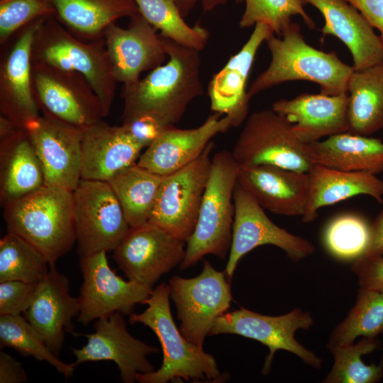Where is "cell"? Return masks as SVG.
Segmentation results:
<instances>
[{
    "label": "cell",
    "instance_id": "obj_27",
    "mask_svg": "<svg viewBox=\"0 0 383 383\" xmlns=\"http://www.w3.org/2000/svg\"><path fill=\"white\" fill-rule=\"evenodd\" d=\"M309 187L304 223L313 221L318 210L364 194L383 201V180L367 172H347L313 164L308 172Z\"/></svg>",
    "mask_w": 383,
    "mask_h": 383
},
{
    "label": "cell",
    "instance_id": "obj_34",
    "mask_svg": "<svg viewBox=\"0 0 383 383\" xmlns=\"http://www.w3.org/2000/svg\"><path fill=\"white\" fill-rule=\"evenodd\" d=\"M139 12L160 35L184 46L201 51L208 43L209 32L205 28L189 26L174 0H134Z\"/></svg>",
    "mask_w": 383,
    "mask_h": 383
},
{
    "label": "cell",
    "instance_id": "obj_47",
    "mask_svg": "<svg viewBox=\"0 0 383 383\" xmlns=\"http://www.w3.org/2000/svg\"><path fill=\"white\" fill-rule=\"evenodd\" d=\"M181 16L187 17L194 8L198 1H200L204 11H211L219 6L226 4L228 0H174Z\"/></svg>",
    "mask_w": 383,
    "mask_h": 383
},
{
    "label": "cell",
    "instance_id": "obj_32",
    "mask_svg": "<svg viewBox=\"0 0 383 383\" xmlns=\"http://www.w3.org/2000/svg\"><path fill=\"white\" fill-rule=\"evenodd\" d=\"M164 177L135 163L108 181L130 227L148 221Z\"/></svg>",
    "mask_w": 383,
    "mask_h": 383
},
{
    "label": "cell",
    "instance_id": "obj_40",
    "mask_svg": "<svg viewBox=\"0 0 383 383\" xmlns=\"http://www.w3.org/2000/svg\"><path fill=\"white\" fill-rule=\"evenodd\" d=\"M54 15L46 0H0V44H6L32 21Z\"/></svg>",
    "mask_w": 383,
    "mask_h": 383
},
{
    "label": "cell",
    "instance_id": "obj_33",
    "mask_svg": "<svg viewBox=\"0 0 383 383\" xmlns=\"http://www.w3.org/2000/svg\"><path fill=\"white\" fill-rule=\"evenodd\" d=\"M383 333V292L360 288L355 305L331 333L326 348L348 346L357 338H376Z\"/></svg>",
    "mask_w": 383,
    "mask_h": 383
},
{
    "label": "cell",
    "instance_id": "obj_22",
    "mask_svg": "<svg viewBox=\"0 0 383 383\" xmlns=\"http://www.w3.org/2000/svg\"><path fill=\"white\" fill-rule=\"evenodd\" d=\"M79 311V296L70 295L67 277L50 264L48 274L38 283L32 304L23 314L58 357L65 333L74 334L72 319Z\"/></svg>",
    "mask_w": 383,
    "mask_h": 383
},
{
    "label": "cell",
    "instance_id": "obj_15",
    "mask_svg": "<svg viewBox=\"0 0 383 383\" xmlns=\"http://www.w3.org/2000/svg\"><path fill=\"white\" fill-rule=\"evenodd\" d=\"M187 243L147 222L130 227L113 250V259L126 277L152 287L165 274L181 264Z\"/></svg>",
    "mask_w": 383,
    "mask_h": 383
},
{
    "label": "cell",
    "instance_id": "obj_20",
    "mask_svg": "<svg viewBox=\"0 0 383 383\" xmlns=\"http://www.w3.org/2000/svg\"><path fill=\"white\" fill-rule=\"evenodd\" d=\"M238 183L263 209L285 216H302L309 187L308 172L272 165L240 166Z\"/></svg>",
    "mask_w": 383,
    "mask_h": 383
},
{
    "label": "cell",
    "instance_id": "obj_10",
    "mask_svg": "<svg viewBox=\"0 0 383 383\" xmlns=\"http://www.w3.org/2000/svg\"><path fill=\"white\" fill-rule=\"evenodd\" d=\"M313 324L311 313L299 308L277 316H265L240 308L218 317L209 335L235 334L266 345L269 353L262 371L265 375L270 371L274 353L279 350L290 352L306 365L316 370L321 369L322 360L295 338L296 331L309 330Z\"/></svg>",
    "mask_w": 383,
    "mask_h": 383
},
{
    "label": "cell",
    "instance_id": "obj_36",
    "mask_svg": "<svg viewBox=\"0 0 383 383\" xmlns=\"http://www.w3.org/2000/svg\"><path fill=\"white\" fill-rule=\"evenodd\" d=\"M381 343L376 338H362L348 346L333 349L334 362L323 383H376L383 377V360L366 365L362 356L377 350Z\"/></svg>",
    "mask_w": 383,
    "mask_h": 383
},
{
    "label": "cell",
    "instance_id": "obj_28",
    "mask_svg": "<svg viewBox=\"0 0 383 383\" xmlns=\"http://www.w3.org/2000/svg\"><path fill=\"white\" fill-rule=\"evenodd\" d=\"M45 184L43 171L27 131L0 138V203L3 207Z\"/></svg>",
    "mask_w": 383,
    "mask_h": 383
},
{
    "label": "cell",
    "instance_id": "obj_16",
    "mask_svg": "<svg viewBox=\"0 0 383 383\" xmlns=\"http://www.w3.org/2000/svg\"><path fill=\"white\" fill-rule=\"evenodd\" d=\"M48 17L21 29L0 62V112L21 128L38 118L32 80L33 45L35 34Z\"/></svg>",
    "mask_w": 383,
    "mask_h": 383
},
{
    "label": "cell",
    "instance_id": "obj_17",
    "mask_svg": "<svg viewBox=\"0 0 383 383\" xmlns=\"http://www.w3.org/2000/svg\"><path fill=\"white\" fill-rule=\"evenodd\" d=\"M122 315L116 312L97 319L94 333L80 334L87 338V343L73 350L75 367L87 362L111 360L118 366L121 379L125 383H133L138 374L155 370L147 356L160 349L131 335Z\"/></svg>",
    "mask_w": 383,
    "mask_h": 383
},
{
    "label": "cell",
    "instance_id": "obj_30",
    "mask_svg": "<svg viewBox=\"0 0 383 383\" xmlns=\"http://www.w3.org/2000/svg\"><path fill=\"white\" fill-rule=\"evenodd\" d=\"M53 16L77 38L93 41L103 38L104 30L123 17L139 12L134 0H46Z\"/></svg>",
    "mask_w": 383,
    "mask_h": 383
},
{
    "label": "cell",
    "instance_id": "obj_1",
    "mask_svg": "<svg viewBox=\"0 0 383 383\" xmlns=\"http://www.w3.org/2000/svg\"><path fill=\"white\" fill-rule=\"evenodd\" d=\"M160 37L168 61L144 78L123 84L122 123L150 116L165 126H174L192 101L204 93L200 51Z\"/></svg>",
    "mask_w": 383,
    "mask_h": 383
},
{
    "label": "cell",
    "instance_id": "obj_18",
    "mask_svg": "<svg viewBox=\"0 0 383 383\" xmlns=\"http://www.w3.org/2000/svg\"><path fill=\"white\" fill-rule=\"evenodd\" d=\"M24 128L40 162L45 184L74 192L81 180L84 130L43 115Z\"/></svg>",
    "mask_w": 383,
    "mask_h": 383
},
{
    "label": "cell",
    "instance_id": "obj_21",
    "mask_svg": "<svg viewBox=\"0 0 383 383\" xmlns=\"http://www.w3.org/2000/svg\"><path fill=\"white\" fill-rule=\"evenodd\" d=\"M214 112L194 128H167L141 153L137 164L161 176L184 167L203 152L214 136L233 127L230 118Z\"/></svg>",
    "mask_w": 383,
    "mask_h": 383
},
{
    "label": "cell",
    "instance_id": "obj_13",
    "mask_svg": "<svg viewBox=\"0 0 383 383\" xmlns=\"http://www.w3.org/2000/svg\"><path fill=\"white\" fill-rule=\"evenodd\" d=\"M235 206L232 242L225 273L229 281L240 260L255 248L272 245L282 249L293 262L311 255L314 245L274 224L264 209L238 182L233 192Z\"/></svg>",
    "mask_w": 383,
    "mask_h": 383
},
{
    "label": "cell",
    "instance_id": "obj_29",
    "mask_svg": "<svg viewBox=\"0 0 383 383\" xmlns=\"http://www.w3.org/2000/svg\"><path fill=\"white\" fill-rule=\"evenodd\" d=\"M313 164L347 172L383 171V142L370 136L340 133L306 145Z\"/></svg>",
    "mask_w": 383,
    "mask_h": 383
},
{
    "label": "cell",
    "instance_id": "obj_19",
    "mask_svg": "<svg viewBox=\"0 0 383 383\" xmlns=\"http://www.w3.org/2000/svg\"><path fill=\"white\" fill-rule=\"evenodd\" d=\"M103 38L115 78L123 84L138 81L141 73L163 65L166 59L160 35L140 12L130 17L127 28L109 25Z\"/></svg>",
    "mask_w": 383,
    "mask_h": 383
},
{
    "label": "cell",
    "instance_id": "obj_12",
    "mask_svg": "<svg viewBox=\"0 0 383 383\" xmlns=\"http://www.w3.org/2000/svg\"><path fill=\"white\" fill-rule=\"evenodd\" d=\"M73 195L79 255L114 250L130 226L109 182L81 179Z\"/></svg>",
    "mask_w": 383,
    "mask_h": 383
},
{
    "label": "cell",
    "instance_id": "obj_14",
    "mask_svg": "<svg viewBox=\"0 0 383 383\" xmlns=\"http://www.w3.org/2000/svg\"><path fill=\"white\" fill-rule=\"evenodd\" d=\"M83 282L79 296L77 321L87 325L94 320L119 312L131 314L137 304H143L152 287L135 281H126L109 267L106 251L80 256Z\"/></svg>",
    "mask_w": 383,
    "mask_h": 383
},
{
    "label": "cell",
    "instance_id": "obj_43",
    "mask_svg": "<svg viewBox=\"0 0 383 383\" xmlns=\"http://www.w3.org/2000/svg\"><path fill=\"white\" fill-rule=\"evenodd\" d=\"M126 131L143 148L151 145L167 128L150 116H141L132 121L122 123Z\"/></svg>",
    "mask_w": 383,
    "mask_h": 383
},
{
    "label": "cell",
    "instance_id": "obj_6",
    "mask_svg": "<svg viewBox=\"0 0 383 383\" xmlns=\"http://www.w3.org/2000/svg\"><path fill=\"white\" fill-rule=\"evenodd\" d=\"M33 62L82 74L99 98L105 116L111 111L116 81L104 38L82 40L55 16L45 19L33 45Z\"/></svg>",
    "mask_w": 383,
    "mask_h": 383
},
{
    "label": "cell",
    "instance_id": "obj_7",
    "mask_svg": "<svg viewBox=\"0 0 383 383\" xmlns=\"http://www.w3.org/2000/svg\"><path fill=\"white\" fill-rule=\"evenodd\" d=\"M211 141L194 161L164 177L149 223L187 242L195 228L211 166Z\"/></svg>",
    "mask_w": 383,
    "mask_h": 383
},
{
    "label": "cell",
    "instance_id": "obj_37",
    "mask_svg": "<svg viewBox=\"0 0 383 383\" xmlns=\"http://www.w3.org/2000/svg\"><path fill=\"white\" fill-rule=\"evenodd\" d=\"M0 346L12 348L24 356L45 361L66 377L73 374L74 365L60 360L23 316H0Z\"/></svg>",
    "mask_w": 383,
    "mask_h": 383
},
{
    "label": "cell",
    "instance_id": "obj_9",
    "mask_svg": "<svg viewBox=\"0 0 383 383\" xmlns=\"http://www.w3.org/2000/svg\"><path fill=\"white\" fill-rule=\"evenodd\" d=\"M32 80L43 116L82 130L106 117L99 98L82 74L33 62Z\"/></svg>",
    "mask_w": 383,
    "mask_h": 383
},
{
    "label": "cell",
    "instance_id": "obj_42",
    "mask_svg": "<svg viewBox=\"0 0 383 383\" xmlns=\"http://www.w3.org/2000/svg\"><path fill=\"white\" fill-rule=\"evenodd\" d=\"M360 288L383 292V255L359 257L351 267Z\"/></svg>",
    "mask_w": 383,
    "mask_h": 383
},
{
    "label": "cell",
    "instance_id": "obj_31",
    "mask_svg": "<svg viewBox=\"0 0 383 383\" xmlns=\"http://www.w3.org/2000/svg\"><path fill=\"white\" fill-rule=\"evenodd\" d=\"M348 94V133L370 136L383 128V63L353 70Z\"/></svg>",
    "mask_w": 383,
    "mask_h": 383
},
{
    "label": "cell",
    "instance_id": "obj_3",
    "mask_svg": "<svg viewBox=\"0 0 383 383\" xmlns=\"http://www.w3.org/2000/svg\"><path fill=\"white\" fill-rule=\"evenodd\" d=\"M8 232L21 237L55 264L76 243L73 192L43 184L3 206Z\"/></svg>",
    "mask_w": 383,
    "mask_h": 383
},
{
    "label": "cell",
    "instance_id": "obj_38",
    "mask_svg": "<svg viewBox=\"0 0 383 383\" xmlns=\"http://www.w3.org/2000/svg\"><path fill=\"white\" fill-rule=\"evenodd\" d=\"M370 224L356 213H343L331 220L324 228L323 245L333 257L355 260L365 252L370 240Z\"/></svg>",
    "mask_w": 383,
    "mask_h": 383
},
{
    "label": "cell",
    "instance_id": "obj_39",
    "mask_svg": "<svg viewBox=\"0 0 383 383\" xmlns=\"http://www.w3.org/2000/svg\"><path fill=\"white\" fill-rule=\"evenodd\" d=\"M245 7L239 25L250 28L257 23L267 25L274 34L281 36L292 23V17L300 16L310 29L315 23L304 9L301 0H244Z\"/></svg>",
    "mask_w": 383,
    "mask_h": 383
},
{
    "label": "cell",
    "instance_id": "obj_11",
    "mask_svg": "<svg viewBox=\"0 0 383 383\" xmlns=\"http://www.w3.org/2000/svg\"><path fill=\"white\" fill-rule=\"evenodd\" d=\"M226 277L225 272L217 271L205 260L198 276H174L169 281L170 296L181 323L179 331L196 346L203 348L215 321L231 306L232 294Z\"/></svg>",
    "mask_w": 383,
    "mask_h": 383
},
{
    "label": "cell",
    "instance_id": "obj_46",
    "mask_svg": "<svg viewBox=\"0 0 383 383\" xmlns=\"http://www.w3.org/2000/svg\"><path fill=\"white\" fill-rule=\"evenodd\" d=\"M383 255V210L370 224L368 245L360 257Z\"/></svg>",
    "mask_w": 383,
    "mask_h": 383
},
{
    "label": "cell",
    "instance_id": "obj_35",
    "mask_svg": "<svg viewBox=\"0 0 383 383\" xmlns=\"http://www.w3.org/2000/svg\"><path fill=\"white\" fill-rule=\"evenodd\" d=\"M50 264L34 246L8 232L0 240V282L18 280L39 283L48 274Z\"/></svg>",
    "mask_w": 383,
    "mask_h": 383
},
{
    "label": "cell",
    "instance_id": "obj_8",
    "mask_svg": "<svg viewBox=\"0 0 383 383\" xmlns=\"http://www.w3.org/2000/svg\"><path fill=\"white\" fill-rule=\"evenodd\" d=\"M306 145L291 124L271 109L248 117L231 152L240 166L272 165L308 172L313 163Z\"/></svg>",
    "mask_w": 383,
    "mask_h": 383
},
{
    "label": "cell",
    "instance_id": "obj_41",
    "mask_svg": "<svg viewBox=\"0 0 383 383\" xmlns=\"http://www.w3.org/2000/svg\"><path fill=\"white\" fill-rule=\"evenodd\" d=\"M38 283L0 282V316H19L32 304Z\"/></svg>",
    "mask_w": 383,
    "mask_h": 383
},
{
    "label": "cell",
    "instance_id": "obj_45",
    "mask_svg": "<svg viewBox=\"0 0 383 383\" xmlns=\"http://www.w3.org/2000/svg\"><path fill=\"white\" fill-rule=\"evenodd\" d=\"M28 380L21 362L5 352L0 353V383H23Z\"/></svg>",
    "mask_w": 383,
    "mask_h": 383
},
{
    "label": "cell",
    "instance_id": "obj_23",
    "mask_svg": "<svg viewBox=\"0 0 383 383\" xmlns=\"http://www.w3.org/2000/svg\"><path fill=\"white\" fill-rule=\"evenodd\" d=\"M254 26L248 41L213 76L207 87L212 111L229 117L233 127L240 126L248 114L250 100L246 89L248 76L257 50L273 33L264 23H257Z\"/></svg>",
    "mask_w": 383,
    "mask_h": 383
},
{
    "label": "cell",
    "instance_id": "obj_44",
    "mask_svg": "<svg viewBox=\"0 0 383 383\" xmlns=\"http://www.w3.org/2000/svg\"><path fill=\"white\" fill-rule=\"evenodd\" d=\"M363 16L380 33L383 43V0H345Z\"/></svg>",
    "mask_w": 383,
    "mask_h": 383
},
{
    "label": "cell",
    "instance_id": "obj_48",
    "mask_svg": "<svg viewBox=\"0 0 383 383\" xmlns=\"http://www.w3.org/2000/svg\"><path fill=\"white\" fill-rule=\"evenodd\" d=\"M235 1L236 3H242L244 1V0H233Z\"/></svg>",
    "mask_w": 383,
    "mask_h": 383
},
{
    "label": "cell",
    "instance_id": "obj_5",
    "mask_svg": "<svg viewBox=\"0 0 383 383\" xmlns=\"http://www.w3.org/2000/svg\"><path fill=\"white\" fill-rule=\"evenodd\" d=\"M240 168L228 150L218 151L213 156L197 222L187 242L181 269L192 267L206 255L226 257L232 242L233 192Z\"/></svg>",
    "mask_w": 383,
    "mask_h": 383
},
{
    "label": "cell",
    "instance_id": "obj_24",
    "mask_svg": "<svg viewBox=\"0 0 383 383\" xmlns=\"http://www.w3.org/2000/svg\"><path fill=\"white\" fill-rule=\"evenodd\" d=\"M348 93L339 95L303 93L275 101L272 109L292 126L296 138L307 144L325 136L348 132Z\"/></svg>",
    "mask_w": 383,
    "mask_h": 383
},
{
    "label": "cell",
    "instance_id": "obj_26",
    "mask_svg": "<svg viewBox=\"0 0 383 383\" xmlns=\"http://www.w3.org/2000/svg\"><path fill=\"white\" fill-rule=\"evenodd\" d=\"M323 16V35H333L350 50L353 68L359 70L383 63V43L371 25L345 0H301Z\"/></svg>",
    "mask_w": 383,
    "mask_h": 383
},
{
    "label": "cell",
    "instance_id": "obj_4",
    "mask_svg": "<svg viewBox=\"0 0 383 383\" xmlns=\"http://www.w3.org/2000/svg\"><path fill=\"white\" fill-rule=\"evenodd\" d=\"M170 289L165 282L152 290L143 304L148 308L140 313H132L129 323H143L157 335L163 352L162 366L153 372L138 374L140 383L221 382L226 380L215 358L203 348L188 341L177 328L170 306Z\"/></svg>",
    "mask_w": 383,
    "mask_h": 383
},
{
    "label": "cell",
    "instance_id": "obj_25",
    "mask_svg": "<svg viewBox=\"0 0 383 383\" xmlns=\"http://www.w3.org/2000/svg\"><path fill=\"white\" fill-rule=\"evenodd\" d=\"M81 146V179L104 182L135 164L143 149L122 126L103 120L84 130Z\"/></svg>",
    "mask_w": 383,
    "mask_h": 383
},
{
    "label": "cell",
    "instance_id": "obj_2",
    "mask_svg": "<svg viewBox=\"0 0 383 383\" xmlns=\"http://www.w3.org/2000/svg\"><path fill=\"white\" fill-rule=\"evenodd\" d=\"M265 42L271 61L249 87L250 99L274 86L295 80L318 84L320 93L326 95L348 93L353 66L342 62L335 52H326L309 45L299 24L292 22L281 36L271 33Z\"/></svg>",
    "mask_w": 383,
    "mask_h": 383
}]
</instances>
